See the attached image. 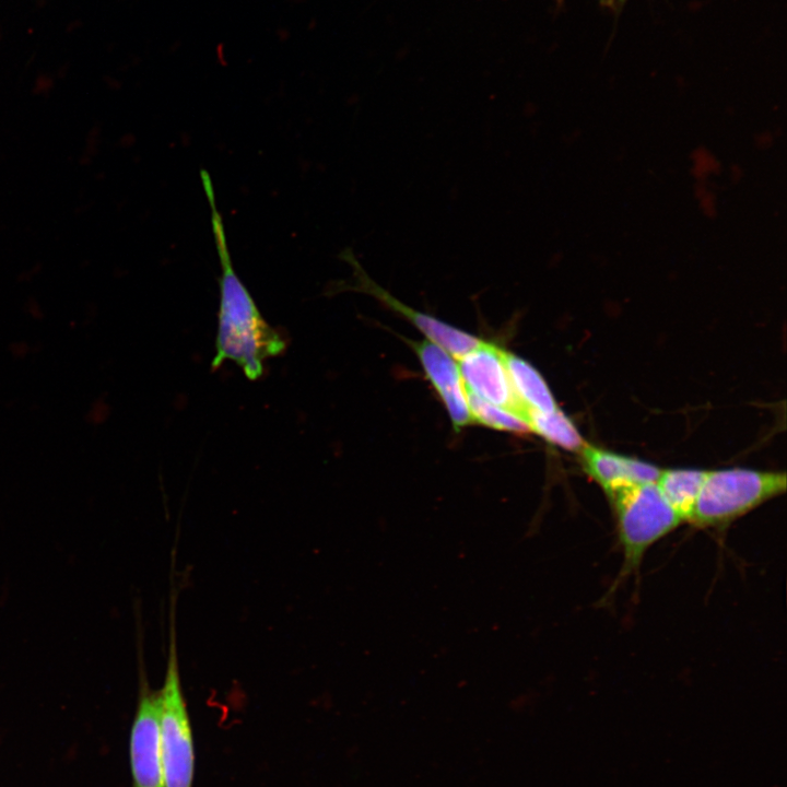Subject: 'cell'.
Returning <instances> with one entry per match:
<instances>
[{"mask_svg": "<svg viewBox=\"0 0 787 787\" xmlns=\"http://www.w3.org/2000/svg\"><path fill=\"white\" fill-rule=\"evenodd\" d=\"M340 257L353 270L352 284H343L334 290H352L369 294L384 303L390 309L397 312L408 319L415 328H418L427 340L439 345L456 360L478 346L482 339L477 338L466 331L448 325L428 314L415 310L401 303L389 292L378 285L366 273L354 252L350 248H345Z\"/></svg>", "mask_w": 787, "mask_h": 787, "instance_id": "obj_5", "label": "cell"}, {"mask_svg": "<svg viewBox=\"0 0 787 787\" xmlns=\"http://www.w3.org/2000/svg\"><path fill=\"white\" fill-rule=\"evenodd\" d=\"M608 497L622 552L620 573L609 596L629 576L637 573L646 552L683 521L655 483H636L615 489Z\"/></svg>", "mask_w": 787, "mask_h": 787, "instance_id": "obj_2", "label": "cell"}, {"mask_svg": "<svg viewBox=\"0 0 787 787\" xmlns=\"http://www.w3.org/2000/svg\"><path fill=\"white\" fill-rule=\"evenodd\" d=\"M784 472L729 468L707 471L689 522L700 528L726 526L786 490Z\"/></svg>", "mask_w": 787, "mask_h": 787, "instance_id": "obj_3", "label": "cell"}, {"mask_svg": "<svg viewBox=\"0 0 787 787\" xmlns=\"http://www.w3.org/2000/svg\"><path fill=\"white\" fill-rule=\"evenodd\" d=\"M503 359L513 389L527 411L551 412L559 408L548 384L531 364L505 350Z\"/></svg>", "mask_w": 787, "mask_h": 787, "instance_id": "obj_10", "label": "cell"}, {"mask_svg": "<svg viewBox=\"0 0 787 787\" xmlns=\"http://www.w3.org/2000/svg\"><path fill=\"white\" fill-rule=\"evenodd\" d=\"M585 472L604 494L629 484L655 483L660 468L585 443L578 451Z\"/></svg>", "mask_w": 787, "mask_h": 787, "instance_id": "obj_9", "label": "cell"}, {"mask_svg": "<svg viewBox=\"0 0 787 787\" xmlns=\"http://www.w3.org/2000/svg\"><path fill=\"white\" fill-rule=\"evenodd\" d=\"M694 191L696 198L700 201V208L702 212L707 216H714L717 210L716 197L714 192L710 191L703 181L696 184Z\"/></svg>", "mask_w": 787, "mask_h": 787, "instance_id": "obj_15", "label": "cell"}, {"mask_svg": "<svg viewBox=\"0 0 787 787\" xmlns=\"http://www.w3.org/2000/svg\"><path fill=\"white\" fill-rule=\"evenodd\" d=\"M467 397L473 422L498 431L531 433L528 423L514 412L486 402L468 391Z\"/></svg>", "mask_w": 787, "mask_h": 787, "instance_id": "obj_13", "label": "cell"}, {"mask_svg": "<svg viewBox=\"0 0 787 787\" xmlns=\"http://www.w3.org/2000/svg\"><path fill=\"white\" fill-rule=\"evenodd\" d=\"M692 173L698 181L705 180L713 174H717L720 164L716 156L705 148H697L692 153Z\"/></svg>", "mask_w": 787, "mask_h": 787, "instance_id": "obj_14", "label": "cell"}, {"mask_svg": "<svg viewBox=\"0 0 787 787\" xmlns=\"http://www.w3.org/2000/svg\"><path fill=\"white\" fill-rule=\"evenodd\" d=\"M772 140H773V138L771 134H768L766 132H762L756 136L755 143L759 148L763 149V148H767L768 145H771Z\"/></svg>", "mask_w": 787, "mask_h": 787, "instance_id": "obj_16", "label": "cell"}, {"mask_svg": "<svg viewBox=\"0 0 787 787\" xmlns=\"http://www.w3.org/2000/svg\"><path fill=\"white\" fill-rule=\"evenodd\" d=\"M423 371L443 402L456 431L473 423L467 389L457 360L439 345L424 340L411 342Z\"/></svg>", "mask_w": 787, "mask_h": 787, "instance_id": "obj_8", "label": "cell"}, {"mask_svg": "<svg viewBox=\"0 0 787 787\" xmlns=\"http://www.w3.org/2000/svg\"><path fill=\"white\" fill-rule=\"evenodd\" d=\"M171 624L166 672L157 691L163 780L164 787H192L196 766L193 733L180 681L174 620Z\"/></svg>", "mask_w": 787, "mask_h": 787, "instance_id": "obj_4", "label": "cell"}, {"mask_svg": "<svg viewBox=\"0 0 787 787\" xmlns=\"http://www.w3.org/2000/svg\"><path fill=\"white\" fill-rule=\"evenodd\" d=\"M504 350L483 341L457 359L468 392L500 408L509 410L527 422V409L517 398L503 359Z\"/></svg>", "mask_w": 787, "mask_h": 787, "instance_id": "obj_7", "label": "cell"}, {"mask_svg": "<svg viewBox=\"0 0 787 787\" xmlns=\"http://www.w3.org/2000/svg\"><path fill=\"white\" fill-rule=\"evenodd\" d=\"M527 423L531 432L563 449L578 453L586 443L574 423L559 408L551 412L529 410Z\"/></svg>", "mask_w": 787, "mask_h": 787, "instance_id": "obj_12", "label": "cell"}, {"mask_svg": "<svg viewBox=\"0 0 787 787\" xmlns=\"http://www.w3.org/2000/svg\"><path fill=\"white\" fill-rule=\"evenodd\" d=\"M707 470L674 468L661 469L656 484L684 522H689Z\"/></svg>", "mask_w": 787, "mask_h": 787, "instance_id": "obj_11", "label": "cell"}, {"mask_svg": "<svg viewBox=\"0 0 787 787\" xmlns=\"http://www.w3.org/2000/svg\"><path fill=\"white\" fill-rule=\"evenodd\" d=\"M129 737L132 787H164L158 692L141 680Z\"/></svg>", "mask_w": 787, "mask_h": 787, "instance_id": "obj_6", "label": "cell"}, {"mask_svg": "<svg viewBox=\"0 0 787 787\" xmlns=\"http://www.w3.org/2000/svg\"><path fill=\"white\" fill-rule=\"evenodd\" d=\"M200 178L211 209L212 233L221 266L215 354L211 367L215 369L224 361H232L248 379L256 380L263 373L265 361L284 351L285 341L262 317L234 270L210 174L202 169Z\"/></svg>", "mask_w": 787, "mask_h": 787, "instance_id": "obj_1", "label": "cell"}]
</instances>
